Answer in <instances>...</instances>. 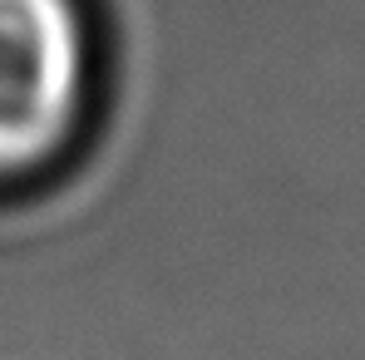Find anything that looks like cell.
<instances>
[{
    "instance_id": "6da1fadb",
    "label": "cell",
    "mask_w": 365,
    "mask_h": 360,
    "mask_svg": "<svg viewBox=\"0 0 365 360\" xmlns=\"http://www.w3.org/2000/svg\"><path fill=\"white\" fill-rule=\"evenodd\" d=\"M89 40L74 0H0V168L50 158L79 119Z\"/></svg>"
}]
</instances>
